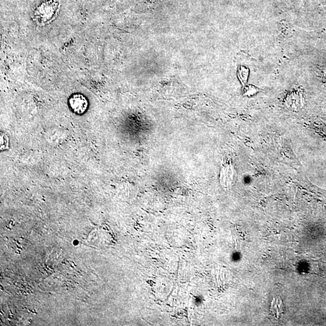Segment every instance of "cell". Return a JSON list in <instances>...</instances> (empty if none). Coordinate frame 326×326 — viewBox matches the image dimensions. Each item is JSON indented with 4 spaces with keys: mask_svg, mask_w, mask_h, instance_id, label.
<instances>
[{
    "mask_svg": "<svg viewBox=\"0 0 326 326\" xmlns=\"http://www.w3.org/2000/svg\"><path fill=\"white\" fill-rule=\"evenodd\" d=\"M234 177H235V171L231 163H226L221 169L220 180L221 184L224 187L231 186Z\"/></svg>",
    "mask_w": 326,
    "mask_h": 326,
    "instance_id": "obj_3",
    "label": "cell"
},
{
    "mask_svg": "<svg viewBox=\"0 0 326 326\" xmlns=\"http://www.w3.org/2000/svg\"><path fill=\"white\" fill-rule=\"evenodd\" d=\"M56 7L54 5L52 6V3H46L43 5L42 7L41 5L37 13H35L36 20L41 24H46L49 20H52V16L56 14Z\"/></svg>",
    "mask_w": 326,
    "mask_h": 326,
    "instance_id": "obj_1",
    "label": "cell"
},
{
    "mask_svg": "<svg viewBox=\"0 0 326 326\" xmlns=\"http://www.w3.org/2000/svg\"><path fill=\"white\" fill-rule=\"evenodd\" d=\"M69 104L71 109L77 114H81L85 112L88 108V101L87 99L82 95L77 94L70 99Z\"/></svg>",
    "mask_w": 326,
    "mask_h": 326,
    "instance_id": "obj_2",
    "label": "cell"
}]
</instances>
